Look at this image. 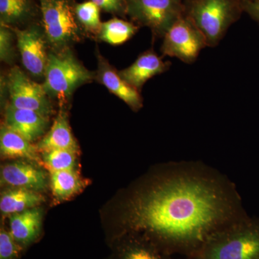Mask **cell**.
<instances>
[{
	"label": "cell",
	"mask_w": 259,
	"mask_h": 259,
	"mask_svg": "<svg viewBox=\"0 0 259 259\" xmlns=\"http://www.w3.org/2000/svg\"><path fill=\"white\" fill-rule=\"evenodd\" d=\"M24 248L5 228L0 230V259H18Z\"/></svg>",
	"instance_id": "cell-24"
},
{
	"label": "cell",
	"mask_w": 259,
	"mask_h": 259,
	"mask_svg": "<svg viewBox=\"0 0 259 259\" xmlns=\"http://www.w3.org/2000/svg\"><path fill=\"white\" fill-rule=\"evenodd\" d=\"M100 10L101 9L90 0L76 4L75 13L81 28L98 35L102 24L100 20Z\"/></svg>",
	"instance_id": "cell-22"
},
{
	"label": "cell",
	"mask_w": 259,
	"mask_h": 259,
	"mask_svg": "<svg viewBox=\"0 0 259 259\" xmlns=\"http://www.w3.org/2000/svg\"><path fill=\"white\" fill-rule=\"evenodd\" d=\"M126 15L153 35L163 37L186 13L184 0H125Z\"/></svg>",
	"instance_id": "cell-6"
},
{
	"label": "cell",
	"mask_w": 259,
	"mask_h": 259,
	"mask_svg": "<svg viewBox=\"0 0 259 259\" xmlns=\"http://www.w3.org/2000/svg\"><path fill=\"white\" fill-rule=\"evenodd\" d=\"M40 17V5L35 0H0V21L1 24L11 28H19L35 23Z\"/></svg>",
	"instance_id": "cell-15"
},
{
	"label": "cell",
	"mask_w": 259,
	"mask_h": 259,
	"mask_svg": "<svg viewBox=\"0 0 259 259\" xmlns=\"http://www.w3.org/2000/svg\"><path fill=\"white\" fill-rule=\"evenodd\" d=\"M97 79L134 111L142 108L143 99L139 90L124 80L101 55L98 56Z\"/></svg>",
	"instance_id": "cell-12"
},
{
	"label": "cell",
	"mask_w": 259,
	"mask_h": 259,
	"mask_svg": "<svg viewBox=\"0 0 259 259\" xmlns=\"http://www.w3.org/2000/svg\"><path fill=\"white\" fill-rule=\"evenodd\" d=\"M15 32L13 28L1 24L0 26V59L3 62L11 64L14 60L15 51L13 38Z\"/></svg>",
	"instance_id": "cell-25"
},
{
	"label": "cell",
	"mask_w": 259,
	"mask_h": 259,
	"mask_svg": "<svg viewBox=\"0 0 259 259\" xmlns=\"http://www.w3.org/2000/svg\"><path fill=\"white\" fill-rule=\"evenodd\" d=\"M123 234L142 233L191 259L214 232L248 217L236 185L201 161L168 163L126 200Z\"/></svg>",
	"instance_id": "cell-1"
},
{
	"label": "cell",
	"mask_w": 259,
	"mask_h": 259,
	"mask_svg": "<svg viewBox=\"0 0 259 259\" xmlns=\"http://www.w3.org/2000/svg\"><path fill=\"white\" fill-rule=\"evenodd\" d=\"M37 146L30 141L7 127L2 125L0 131V152L3 158H23L37 163L42 162L37 153Z\"/></svg>",
	"instance_id": "cell-18"
},
{
	"label": "cell",
	"mask_w": 259,
	"mask_h": 259,
	"mask_svg": "<svg viewBox=\"0 0 259 259\" xmlns=\"http://www.w3.org/2000/svg\"><path fill=\"white\" fill-rule=\"evenodd\" d=\"M6 84L12 106L32 110L49 118L52 105L42 85L30 79L18 66L10 70Z\"/></svg>",
	"instance_id": "cell-8"
},
{
	"label": "cell",
	"mask_w": 259,
	"mask_h": 259,
	"mask_svg": "<svg viewBox=\"0 0 259 259\" xmlns=\"http://www.w3.org/2000/svg\"><path fill=\"white\" fill-rule=\"evenodd\" d=\"M50 182L53 196L58 202L71 198L85 185L76 170L50 172Z\"/></svg>",
	"instance_id": "cell-20"
},
{
	"label": "cell",
	"mask_w": 259,
	"mask_h": 259,
	"mask_svg": "<svg viewBox=\"0 0 259 259\" xmlns=\"http://www.w3.org/2000/svg\"><path fill=\"white\" fill-rule=\"evenodd\" d=\"M40 23L48 44L55 51L68 49L80 38L81 28L75 13L74 0H38Z\"/></svg>",
	"instance_id": "cell-5"
},
{
	"label": "cell",
	"mask_w": 259,
	"mask_h": 259,
	"mask_svg": "<svg viewBox=\"0 0 259 259\" xmlns=\"http://www.w3.org/2000/svg\"><path fill=\"white\" fill-rule=\"evenodd\" d=\"M186 15L215 47L243 11L241 0H186Z\"/></svg>",
	"instance_id": "cell-3"
},
{
	"label": "cell",
	"mask_w": 259,
	"mask_h": 259,
	"mask_svg": "<svg viewBox=\"0 0 259 259\" xmlns=\"http://www.w3.org/2000/svg\"><path fill=\"white\" fill-rule=\"evenodd\" d=\"M161 51L163 55L192 64L207 47L205 37L187 15L181 17L165 34Z\"/></svg>",
	"instance_id": "cell-7"
},
{
	"label": "cell",
	"mask_w": 259,
	"mask_h": 259,
	"mask_svg": "<svg viewBox=\"0 0 259 259\" xmlns=\"http://www.w3.org/2000/svg\"><path fill=\"white\" fill-rule=\"evenodd\" d=\"M139 26L122 19L113 18L102 23L98 38L113 46L121 45L131 39Z\"/></svg>",
	"instance_id": "cell-21"
},
{
	"label": "cell",
	"mask_w": 259,
	"mask_h": 259,
	"mask_svg": "<svg viewBox=\"0 0 259 259\" xmlns=\"http://www.w3.org/2000/svg\"><path fill=\"white\" fill-rule=\"evenodd\" d=\"M77 153L69 150L42 151V163L49 172L76 170Z\"/></svg>",
	"instance_id": "cell-23"
},
{
	"label": "cell",
	"mask_w": 259,
	"mask_h": 259,
	"mask_svg": "<svg viewBox=\"0 0 259 259\" xmlns=\"http://www.w3.org/2000/svg\"><path fill=\"white\" fill-rule=\"evenodd\" d=\"M2 185L13 188L41 192L47 189V174L41 168L25 161H15L7 163L1 168Z\"/></svg>",
	"instance_id": "cell-10"
},
{
	"label": "cell",
	"mask_w": 259,
	"mask_h": 259,
	"mask_svg": "<svg viewBox=\"0 0 259 259\" xmlns=\"http://www.w3.org/2000/svg\"><path fill=\"white\" fill-rule=\"evenodd\" d=\"M42 209H27L10 216V229L15 241L23 248L37 241L41 233Z\"/></svg>",
	"instance_id": "cell-14"
},
{
	"label": "cell",
	"mask_w": 259,
	"mask_h": 259,
	"mask_svg": "<svg viewBox=\"0 0 259 259\" xmlns=\"http://www.w3.org/2000/svg\"><path fill=\"white\" fill-rule=\"evenodd\" d=\"M45 201L40 192L24 188H12L2 192L0 211L4 216L12 215L38 207Z\"/></svg>",
	"instance_id": "cell-19"
},
{
	"label": "cell",
	"mask_w": 259,
	"mask_h": 259,
	"mask_svg": "<svg viewBox=\"0 0 259 259\" xmlns=\"http://www.w3.org/2000/svg\"><path fill=\"white\" fill-rule=\"evenodd\" d=\"M241 3L243 10L259 22V0H241Z\"/></svg>",
	"instance_id": "cell-27"
},
{
	"label": "cell",
	"mask_w": 259,
	"mask_h": 259,
	"mask_svg": "<svg viewBox=\"0 0 259 259\" xmlns=\"http://www.w3.org/2000/svg\"><path fill=\"white\" fill-rule=\"evenodd\" d=\"M13 28L25 69L35 77L45 75L49 59L47 40L42 25L31 24L24 29Z\"/></svg>",
	"instance_id": "cell-9"
},
{
	"label": "cell",
	"mask_w": 259,
	"mask_h": 259,
	"mask_svg": "<svg viewBox=\"0 0 259 259\" xmlns=\"http://www.w3.org/2000/svg\"><path fill=\"white\" fill-rule=\"evenodd\" d=\"M191 259H259V221L247 217L214 232Z\"/></svg>",
	"instance_id": "cell-2"
},
{
	"label": "cell",
	"mask_w": 259,
	"mask_h": 259,
	"mask_svg": "<svg viewBox=\"0 0 259 259\" xmlns=\"http://www.w3.org/2000/svg\"><path fill=\"white\" fill-rule=\"evenodd\" d=\"M44 86L51 98L64 101L76 88L93 79L69 49L49 53Z\"/></svg>",
	"instance_id": "cell-4"
},
{
	"label": "cell",
	"mask_w": 259,
	"mask_h": 259,
	"mask_svg": "<svg viewBox=\"0 0 259 259\" xmlns=\"http://www.w3.org/2000/svg\"><path fill=\"white\" fill-rule=\"evenodd\" d=\"M168 67V62H164L153 51H148L141 54L134 64L120 71L119 74L131 86L140 91L148 80L164 72Z\"/></svg>",
	"instance_id": "cell-13"
},
{
	"label": "cell",
	"mask_w": 259,
	"mask_h": 259,
	"mask_svg": "<svg viewBox=\"0 0 259 259\" xmlns=\"http://www.w3.org/2000/svg\"><path fill=\"white\" fill-rule=\"evenodd\" d=\"M123 236L126 240L121 246L119 259H173L171 253L142 233H128Z\"/></svg>",
	"instance_id": "cell-16"
},
{
	"label": "cell",
	"mask_w": 259,
	"mask_h": 259,
	"mask_svg": "<svg viewBox=\"0 0 259 259\" xmlns=\"http://www.w3.org/2000/svg\"><path fill=\"white\" fill-rule=\"evenodd\" d=\"M95 3L103 11L110 14L125 16V0H90Z\"/></svg>",
	"instance_id": "cell-26"
},
{
	"label": "cell",
	"mask_w": 259,
	"mask_h": 259,
	"mask_svg": "<svg viewBox=\"0 0 259 259\" xmlns=\"http://www.w3.org/2000/svg\"><path fill=\"white\" fill-rule=\"evenodd\" d=\"M36 146L37 150L42 152L51 150H69L78 152L79 146L71 133L66 112L60 110L50 131Z\"/></svg>",
	"instance_id": "cell-17"
},
{
	"label": "cell",
	"mask_w": 259,
	"mask_h": 259,
	"mask_svg": "<svg viewBox=\"0 0 259 259\" xmlns=\"http://www.w3.org/2000/svg\"><path fill=\"white\" fill-rule=\"evenodd\" d=\"M49 118L32 110L16 108L10 104L5 109L4 125L31 143L45 134Z\"/></svg>",
	"instance_id": "cell-11"
}]
</instances>
